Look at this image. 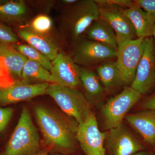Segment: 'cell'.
Wrapping results in <instances>:
<instances>
[{
  "label": "cell",
  "instance_id": "obj_14",
  "mask_svg": "<svg viewBox=\"0 0 155 155\" xmlns=\"http://www.w3.org/2000/svg\"><path fill=\"white\" fill-rule=\"evenodd\" d=\"M17 34L21 39L44 55L51 61L55 59L60 53V48L50 36L35 33L28 26L20 27Z\"/></svg>",
  "mask_w": 155,
  "mask_h": 155
},
{
  "label": "cell",
  "instance_id": "obj_5",
  "mask_svg": "<svg viewBox=\"0 0 155 155\" xmlns=\"http://www.w3.org/2000/svg\"><path fill=\"white\" fill-rule=\"evenodd\" d=\"M142 95L127 86L120 94L108 100L101 110L105 128L109 130L122 124L127 112L140 100Z\"/></svg>",
  "mask_w": 155,
  "mask_h": 155
},
{
  "label": "cell",
  "instance_id": "obj_11",
  "mask_svg": "<svg viewBox=\"0 0 155 155\" xmlns=\"http://www.w3.org/2000/svg\"><path fill=\"white\" fill-rule=\"evenodd\" d=\"M105 142L110 155H131L144 149L122 123L108 130Z\"/></svg>",
  "mask_w": 155,
  "mask_h": 155
},
{
  "label": "cell",
  "instance_id": "obj_30",
  "mask_svg": "<svg viewBox=\"0 0 155 155\" xmlns=\"http://www.w3.org/2000/svg\"><path fill=\"white\" fill-rule=\"evenodd\" d=\"M141 107L145 110H155V93L145 100Z\"/></svg>",
  "mask_w": 155,
  "mask_h": 155
},
{
  "label": "cell",
  "instance_id": "obj_15",
  "mask_svg": "<svg viewBox=\"0 0 155 155\" xmlns=\"http://www.w3.org/2000/svg\"><path fill=\"white\" fill-rule=\"evenodd\" d=\"M125 119L148 144L155 146V110H145L126 115Z\"/></svg>",
  "mask_w": 155,
  "mask_h": 155
},
{
  "label": "cell",
  "instance_id": "obj_21",
  "mask_svg": "<svg viewBox=\"0 0 155 155\" xmlns=\"http://www.w3.org/2000/svg\"><path fill=\"white\" fill-rule=\"evenodd\" d=\"M80 81L87 95L92 99L101 98L104 88L101 84L98 76L93 71L80 67Z\"/></svg>",
  "mask_w": 155,
  "mask_h": 155
},
{
  "label": "cell",
  "instance_id": "obj_22",
  "mask_svg": "<svg viewBox=\"0 0 155 155\" xmlns=\"http://www.w3.org/2000/svg\"><path fill=\"white\" fill-rule=\"evenodd\" d=\"M31 80L51 82V73L40 64L27 59L22 68L20 81L28 83Z\"/></svg>",
  "mask_w": 155,
  "mask_h": 155
},
{
  "label": "cell",
  "instance_id": "obj_17",
  "mask_svg": "<svg viewBox=\"0 0 155 155\" xmlns=\"http://www.w3.org/2000/svg\"><path fill=\"white\" fill-rule=\"evenodd\" d=\"M27 59L13 45L0 42V67L5 68L13 79L15 78L20 79Z\"/></svg>",
  "mask_w": 155,
  "mask_h": 155
},
{
  "label": "cell",
  "instance_id": "obj_8",
  "mask_svg": "<svg viewBox=\"0 0 155 155\" xmlns=\"http://www.w3.org/2000/svg\"><path fill=\"white\" fill-rule=\"evenodd\" d=\"M155 86V45L152 36L144 39L143 54L130 87L142 94H145Z\"/></svg>",
  "mask_w": 155,
  "mask_h": 155
},
{
  "label": "cell",
  "instance_id": "obj_26",
  "mask_svg": "<svg viewBox=\"0 0 155 155\" xmlns=\"http://www.w3.org/2000/svg\"><path fill=\"white\" fill-rule=\"evenodd\" d=\"M98 6L114 7L126 9L135 5L133 1L130 0H94Z\"/></svg>",
  "mask_w": 155,
  "mask_h": 155
},
{
  "label": "cell",
  "instance_id": "obj_28",
  "mask_svg": "<svg viewBox=\"0 0 155 155\" xmlns=\"http://www.w3.org/2000/svg\"><path fill=\"white\" fill-rule=\"evenodd\" d=\"M14 110L11 108H0V132L5 130L13 116Z\"/></svg>",
  "mask_w": 155,
  "mask_h": 155
},
{
  "label": "cell",
  "instance_id": "obj_31",
  "mask_svg": "<svg viewBox=\"0 0 155 155\" xmlns=\"http://www.w3.org/2000/svg\"><path fill=\"white\" fill-rule=\"evenodd\" d=\"M78 0H62L60 3L62 5H64V8L69 7L74 5L78 2Z\"/></svg>",
  "mask_w": 155,
  "mask_h": 155
},
{
  "label": "cell",
  "instance_id": "obj_19",
  "mask_svg": "<svg viewBox=\"0 0 155 155\" xmlns=\"http://www.w3.org/2000/svg\"><path fill=\"white\" fill-rule=\"evenodd\" d=\"M86 38L111 48L117 50V40L115 32L108 22L98 18L85 31Z\"/></svg>",
  "mask_w": 155,
  "mask_h": 155
},
{
  "label": "cell",
  "instance_id": "obj_10",
  "mask_svg": "<svg viewBox=\"0 0 155 155\" xmlns=\"http://www.w3.org/2000/svg\"><path fill=\"white\" fill-rule=\"evenodd\" d=\"M52 64L51 82L73 89L81 84L80 67L69 55L60 52Z\"/></svg>",
  "mask_w": 155,
  "mask_h": 155
},
{
  "label": "cell",
  "instance_id": "obj_13",
  "mask_svg": "<svg viewBox=\"0 0 155 155\" xmlns=\"http://www.w3.org/2000/svg\"><path fill=\"white\" fill-rule=\"evenodd\" d=\"M49 85L48 82L30 84L15 81L10 86L0 87V104H10L45 94Z\"/></svg>",
  "mask_w": 155,
  "mask_h": 155
},
{
  "label": "cell",
  "instance_id": "obj_4",
  "mask_svg": "<svg viewBox=\"0 0 155 155\" xmlns=\"http://www.w3.org/2000/svg\"><path fill=\"white\" fill-rule=\"evenodd\" d=\"M45 94L52 98L62 110L73 117L78 124L93 113L88 100L76 89L52 84H50Z\"/></svg>",
  "mask_w": 155,
  "mask_h": 155
},
{
  "label": "cell",
  "instance_id": "obj_23",
  "mask_svg": "<svg viewBox=\"0 0 155 155\" xmlns=\"http://www.w3.org/2000/svg\"><path fill=\"white\" fill-rule=\"evenodd\" d=\"M13 46L27 59L37 62L50 72L52 66V61L36 49L27 44L19 43L14 45Z\"/></svg>",
  "mask_w": 155,
  "mask_h": 155
},
{
  "label": "cell",
  "instance_id": "obj_33",
  "mask_svg": "<svg viewBox=\"0 0 155 155\" xmlns=\"http://www.w3.org/2000/svg\"><path fill=\"white\" fill-rule=\"evenodd\" d=\"M48 152L46 150L41 151L38 152H35L29 155H48Z\"/></svg>",
  "mask_w": 155,
  "mask_h": 155
},
{
  "label": "cell",
  "instance_id": "obj_32",
  "mask_svg": "<svg viewBox=\"0 0 155 155\" xmlns=\"http://www.w3.org/2000/svg\"><path fill=\"white\" fill-rule=\"evenodd\" d=\"M131 155H153L149 152L145 151L142 150L137 152L134 153Z\"/></svg>",
  "mask_w": 155,
  "mask_h": 155
},
{
  "label": "cell",
  "instance_id": "obj_25",
  "mask_svg": "<svg viewBox=\"0 0 155 155\" xmlns=\"http://www.w3.org/2000/svg\"><path fill=\"white\" fill-rule=\"evenodd\" d=\"M0 42L14 45L19 43V38L12 29L3 22H0Z\"/></svg>",
  "mask_w": 155,
  "mask_h": 155
},
{
  "label": "cell",
  "instance_id": "obj_34",
  "mask_svg": "<svg viewBox=\"0 0 155 155\" xmlns=\"http://www.w3.org/2000/svg\"><path fill=\"white\" fill-rule=\"evenodd\" d=\"M152 37L153 38L155 45V23L154 25L153 28Z\"/></svg>",
  "mask_w": 155,
  "mask_h": 155
},
{
  "label": "cell",
  "instance_id": "obj_3",
  "mask_svg": "<svg viewBox=\"0 0 155 155\" xmlns=\"http://www.w3.org/2000/svg\"><path fill=\"white\" fill-rule=\"evenodd\" d=\"M39 135L28 108H23L3 155H29L39 147Z\"/></svg>",
  "mask_w": 155,
  "mask_h": 155
},
{
  "label": "cell",
  "instance_id": "obj_7",
  "mask_svg": "<svg viewBox=\"0 0 155 155\" xmlns=\"http://www.w3.org/2000/svg\"><path fill=\"white\" fill-rule=\"evenodd\" d=\"M69 55L78 66H89L116 58V50L82 38L72 45Z\"/></svg>",
  "mask_w": 155,
  "mask_h": 155
},
{
  "label": "cell",
  "instance_id": "obj_20",
  "mask_svg": "<svg viewBox=\"0 0 155 155\" xmlns=\"http://www.w3.org/2000/svg\"><path fill=\"white\" fill-rule=\"evenodd\" d=\"M97 75L103 86L110 91L123 85L116 62H107L97 67Z\"/></svg>",
  "mask_w": 155,
  "mask_h": 155
},
{
  "label": "cell",
  "instance_id": "obj_16",
  "mask_svg": "<svg viewBox=\"0 0 155 155\" xmlns=\"http://www.w3.org/2000/svg\"><path fill=\"white\" fill-rule=\"evenodd\" d=\"M29 9L24 1H0V22L22 25L29 17Z\"/></svg>",
  "mask_w": 155,
  "mask_h": 155
},
{
  "label": "cell",
  "instance_id": "obj_6",
  "mask_svg": "<svg viewBox=\"0 0 155 155\" xmlns=\"http://www.w3.org/2000/svg\"><path fill=\"white\" fill-rule=\"evenodd\" d=\"M144 38H137L118 44L116 61L123 85H131L143 54Z\"/></svg>",
  "mask_w": 155,
  "mask_h": 155
},
{
  "label": "cell",
  "instance_id": "obj_9",
  "mask_svg": "<svg viewBox=\"0 0 155 155\" xmlns=\"http://www.w3.org/2000/svg\"><path fill=\"white\" fill-rule=\"evenodd\" d=\"M106 136V133L99 129L93 113L78 126L76 138L85 155H106L104 146Z\"/></svg>",
  "mask_w": 155,
  "mask_h": 155
},
{
  "label": "cell",
  "instance_id": "obj_35",
  "mask_svg": "<svg viewBox=\"0 0 155 155\" xmlns=\"http://www.w3.org/2000/svg\"><path fill=\"white\" fill-rule=\"evenodd\" d=\"M153 155H155V151H154V154Z\"/></svg>",
  "mask_w": 155,
  "mask_h": 155
},
{
  "label": "cell",
  "instance_id": "obj_29",
  "mask_svg": "<svg viewBox=\"0 0 155 155\" xmlns=\"http://www.w3.org/2000/svg\"><path fill=\"white\" fill-rule=\"evenodd\" d=\"M14 82L8 72L5 68L0 67V87H7Z\"/></svg>",
  "mask_w": 155,
  "mask_h": 155
},
{
  "label": "cell",
  "instance_id": "obj_24",
  "mask_svg": "<svg viewBox=\"0 0 155 155\" xmlns=\"http://www.w3.org/2000/svg\"><path fill=\"white\" fill-rule=\"evenodd\" d=\"M28 26L35 33L49 36L53 28V20L47 14H41L35 17Z\"/></svg>",
  "mask_w": 155,
  "mask_h": 155
},
{
  "label": "cell",
  "instance_id": "obj_12",
  "mask_svg": "<svg viewBox=\"0 0 155 155\" xmlns=\"http://www.w3.org/2000/svg\"><path fill=\"white\" fill-rule=\"evenodd\" d=\"M99 17L109 23L116 34L117 44L137 38L130 19L123 13L124 8L98 6Z\"/></svg>",
  "mask_w": 155,
  "mask_h": 155
},
{
  "label": "cell",
  "instance_id": "obj_18",
  "mask_svg": "<svg viewBox=\"0 0 155 155\" xmlns=\"http://www.w3.org/2000/svg\"><path fill=\"white\" fill-rule=\"evenodd\" d=\"M123 13L132 23L137 38H146L152 36L155 17L136 5L131 8L124 9Z\"/></svg>",
  "mask_w": 155,
  "mask_h": 155
},
{
  "label": "cell",
  "instance_id": "obj_1",
  "mask_svg": "<svg viewBox=\"0 0 155 155\" xmlns=\"http://www.w3.org/2000/svg\"><path fill=\"white\" fill-rule=\"evenodd\" d=\"M37 120L46 141L59 148L73 149L77 123L67 116L43 106L35 108Z\"/></svg>",
  "mask_w": 155,
  "mask_h": 155
},
{
  "label": "cell",
  "instance_id": "obj_2",
  "mask_svg": "<svg viewBox=\"0 0 155 155\" xmlns=\"http://www.w3.org/2000/svg\"><path fill=\"white\" fill-rule=\"evenodd\" d=\"M99 18V7L94 0H78L63 9L58 20L59 31L72 46L83 38L87 29Z\"/></svg>",
  "mask_w": 155,
  "mask_h": 155
},
{
  "label": "cell",
  "instance_id": "obj_27",
  "mask_svg": "<svg viewBox=\"0 0 155 155\" xmlns=\"http://www.w3.org/2000/svg\"><path fill=\"white\" fill-rule=\"evenodd\" d=\"M133 1L135 5L155 18V0H135Z\"/></svg>",
  "mask_w": 155,
  "mask_h": 155
}]
</instances>
